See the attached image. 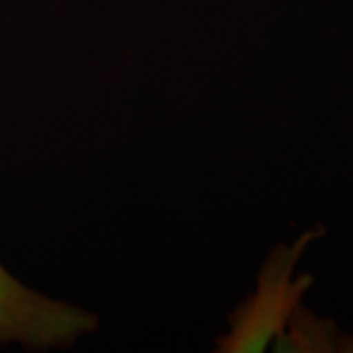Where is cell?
Wrapping results in <instances>:
<instances>
[{
  "label": "cell",
  "mask_w": 353,
  "mask_h": 353,
  "mask_svg": "<svg viewBox=\"0 0 353 353\" xmlns=\"http://www.w3.org/2000/svg\"><path fill=\"white\" fill-rule=\"evenodd\" d=\"M324 234V228H312L293 244H280L268 254L257 288L229 316V330L216 339V352L260 353L273 345L314 283L311 275H294V268Z\"/></svg>",
  "instance_id": "1"
},
{
  "label": "cell",
  "mask_w": 353,
  "mask_h": 353,
  "mask_svg": "<svg viewBox=\"0 0 353 353\" xmlns=\"http://www.w3.org/2000/svg\"><path fill=\"white\" fill-rule=\"evenodd\" d=\"M99 329V317L26 288L0 265V345L19 343L30 350L76 345Z\"/></svg>",
  "instance_id": "2"
},
{
  "label": "cell",
  "mask_w": 353,
  "mask_h": 353,
  "mask_svg": "<svg viewBox=\"0 0 353 353\" xmlns=\"http://www.w3.org/2000/svg\"><path fill=\"white\" fill-rule=\"evenodd\" d=\"M273 345L275 352L353 353V332H345L335 321L317 316L301 304Z\"/></svg>",
  "instance_id": "3"
}]
</instances>
